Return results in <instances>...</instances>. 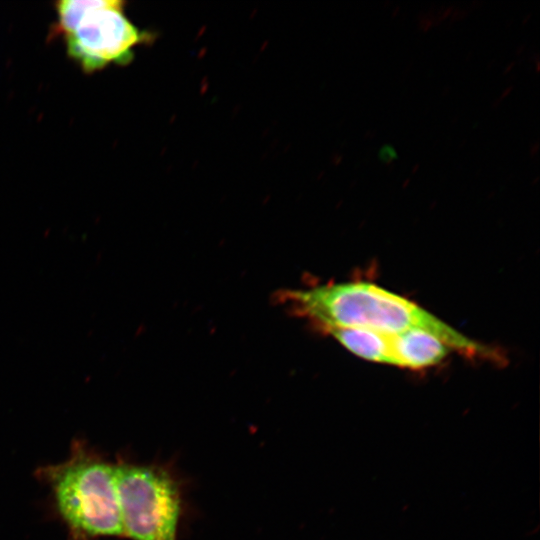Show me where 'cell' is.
Listing matches in <instances>:
<instances>
[{
    "label": "cell",
    "mask_w": 540,
    "mask_h": 540,
    "mask_svg": "<svg viewBox=\"0 0 540 540\" xmlns=\"http://www.w3.org/2000/svg\"><path fill=\"white\" fill-rule=\"evenodd\" d=\"M280 298L296 315L325 331H424L469 357L494 358L489 347L466 337L416 303L374 283L351 281L286 290Z\"/></svg>",
    "instance_id": "obj_1"
},
{
    "label": "cell",
    "mask_w": 540,
    "mask_h": 540,
    "mask_svg": "<svg viewBox=\"0 0 540 540\" xmlns=\"http://www.w3.org/2000/svg\"><path fill=\"white\" fill-rule=\"evenodd\" d=\"M37 475L71 540L124 536L115 463L84 441H74L64 461L41 467Z\"/></svg>",
    "instance_id": "obj_2"
},
{
    "label": "cell",
    "mask_w": 540,
    "mask_h": 540,
    "mask_svg": "<svg viewBox=\"0 0 540 540\" xmlns=\"http://www.w3.org/2000/svg\"><path fill=\"white\" fill-rule=\"evenodd\" d=\"M115 476L124 537L177 540L183 503L175 474L163 465L121 459Z\"/></svg>",
    "instance_id": "obj_3"
},
{
    "label": "cell",
    "mask_w": 540,
    "mask_h": 540,
    "mask_svg": "<svg viewBox=\"0 0 540 540\" xmlns=\"http://www.w3.org/2000/svg\"><path fill=\"white\" fill-rule=\"evenodd\" d=\"M124 8L120 0H93L75 30L64 36L68 56L85 73L129 64L134 48L152 40L125 16Z\"/></svg>",
    "instance_id": "obj_4"
},
{
    "label": "cell",
    "mask_w": 540,
    "mask_h": 540,
    "mask_svg": "<svg viewBox=\"0 0 540 540\" xmlns=\"http://www.w3.org/2000/svg\"><path fill=\"white\" fill-rule=\"evenodd\" d=\"M327 334L356 356L401 368L422 369L440 363L450 348L424 331L385 333L360 329H336Z\"/></svg>",
    "instance_id": "obj_5"
},
{
    "label": "cell",
    "mask_w": 540,
    "mask_h": 540,
    "mask_svg": "<svg viewBox=\"0 0 540 540\" xmlns=\"http://www.w3.org/2000/svg\"><path fill=\"white\" fill-rule=\"evenodd\" d=\"M378 157L380 161L390 163L394 161L398 155L396 149L391 144H385L379 149Z\"/></svg>",
    "instance_id": "obj_6"
}]
</instances>
